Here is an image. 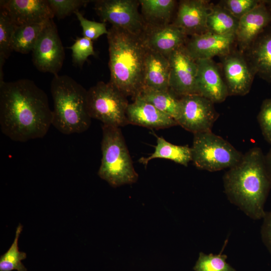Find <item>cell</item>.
Returning <instances> with one entry per match:
<instances>
[{"instance_id":"obj_1","label":"cell","mask_w":271,"mask_h":271,"mask_svg":"<svg viewBox=\"0 0 271 271\" xmlns=\"http://www.w3.org/2000/svg\"><path fill=\"white\" fill-rule=\"evenodd\" d=\"M52 120L48 96L34 81L0 82V126L5 136L19 142L41 139Z\"/></svg>"},{"instance_id":"obj_2","label":"cell","mask_w":271,"mask_h":271,"mask_svg":"<svg viewBox=\"0 0 271 271\" xmlns=\"http://www.w3.org/2000/svg\"><path fill=\"white\" fill-rule=\"evenodd\" d=\"M223 181L231 203L254 220L263 219L271 176L260 148H252L243 154L240 161L224 174Z\"/></svg>"},{"instance_id":"obj_3","label":"cell","mask_w":271,"mask_h":271,"mask_svg":"<svg viewBox=\"0 0 271 271\" xmlns=\"http://www.w3.org/2000/svg\"><path fill=\"white\" fill-rule=\"evenodd\" d=\"M107 35L111 82L126 97L134 98L143 87L147 47L142 36L111 27Z\"/></svg>"},{"instance_id":"obj_4","label":"cell","mask_w":271,"mask_h":271,"mask_svg":"<svg viewBox=\"0 0 271 271\" xmlns=\"http://www.w3.org/2000/svg\"><path fill=\"white\" fill-rule=\"evenodd\" d=\"M53 101V125L64 134L87 130L91 118L86 108L87 91L76 81L66 75H54L50 84Z\"/></svg>"},{"instance_id":"obj_5","label":"cell","mask_w":271,"mask_h":271,"mask_svg":"<svg viewBox=\"0 0 271 271\" xmlns=\"http://www.w3.org/2000/svg\"><path fill=\"white\" fill-rule=\"evenodd\" d=\"M102 129V158L98 175L114 188L136 182L139 176L120 127L103 124Z\"/></svg>"},{"instance_id":"obj_6","label":"cell","mask_w":271,"mask_h":271,"mask_svg":"<svg viewBox=\"0 0 271 271\" xmlns=\"http://www.w3.org/2000/svg\"><path fill=\"white\" fill-rule=\"evenodd\" d=\"M192 161L197 168L215 172L238 163L243 154L230 143L211 131L194 134Z\"/></svg>"},{"instance_id":"obj_7","label":"cell","mask_w":271,"mask_h":271,"mask_svg":"<svg viewBox=\"0 0 271 271\" xmlns=\"http://www.w3.org/2000/svg\"><path fill=\"white\" fill-rule=\"evenodd\" d=\"M128 104L126 96L110 82L99 81L87 91L88 114L104 125L120 127L128 124Z\"/></svg>"},{"instance_id":"obj_8","label":"cell","mask_w":271,"mask_h":271,"mask_svg":"<svg viewBox=\"0 0 271 271\" xmlns=\"http://www.w3.org/2000/svg\"><path fill=\"white\" fill-rule=\"evenodd\" d=\"M139 5V1L135 0H99L95 1L94 9L102 22L142 36L146 27L138 11Z\"/></svg>"},{"instance_id":"obj_9","label":"cell","mask_w":271,"mask_h":271,"mask_svg":"<svg viewBox=\"0 0 271 271\" xmlns=\"http://www.w3.org/2000/svg\"><path fill=\"white\" fill-rule=\"evenodd\" d=\"M32 52L33 64L39 71L58 74L63 64L65 51L53 19L45 23Z\"/></svg>"},{"instance_id":"obj_10","label":"cell","mask_w":271,"mask_h":271,"mask_svg":"<svg viewBox=\"0 0 271 271\" xmlns=\"http://www.w3.org/2000/svg\"><path fill=\"white\" fill-rule=\"evenodd\" d=\"M178 125L193 134L211 131L219 114L212 101L199 94L181 97Z\"/></svg>"},{"instance_id":"obj_11","label":"cell","mask_w":271,"mask_h":271,"mask_svg":"<svg viewBox=\"0 0 271 271\" xmlns=\"http://www.w3.org/2000/svg\"><path fill=\"white\" fill-rule=\"evenodd\" d=\"M170 64L169 89L181 97L197 94V63L183 45L168 57Z\"/></svg>"},{"instance_id":"obj_12","label":"cell","mask_w":271,"mask_h":271,"mask_svg":"<svg viewBox=\"0 0 271 271\" xmlns=\"http://www.w3.org/2000/svg\"><path fill=\"white\" fill-rule=\"evenodd\" d=\"M0 8L16 26L42 24L55 17L47 0H3Z\"/></svg>"},{"instance_id":"obj_13","label":"cell","mask_w":271,"mask_h":271,"mask_svg":"<svg viewBox=\"0 0 271 271\" xmlns=\"http://www.w3.org/2000/svg\"><path fill=\"white\" fill-rule=\"evenodd\" d=\"M211 7L206 1H182L173 24L186 35L193 36L207 32V20Z\"/></svg>"},{"instance_id":"obj_14","label":"cell","mask_w":271,"mask_h":271,"mask_svg":"<svg viewBox=\"0 0 271 271\" xmlns=\"http://www.w3.org/2000/svg\"><path fill=\"white\" fill-rule=\"evenodd\" d=\"M197 63V94L213 103L224 101L229 95L227 87L214 62L212 59H199Z\"/></svg>"},{"instance_id":"obj_15","label":"cell","mask_w":271,"mask_h":271,"mask_svg":"<svg viewBox=\"0 0 271 271\" xmlns=\"http://www.w3.org/2000/svg\"><path fill=\"white\" fill-rule=\"evenodd\" d=\"M235 39V34L218 35L209 32L192 36L186 48L195 60L211 59L227 55Z\"/></svg>"},{"instance_id":"obj_16","label":"cell","mask_w":271,"mask_h":271,"mask_svg":"<svg viewBox=\"0 0 271 271\" xmlns=\"http://www.w3.org/2000/svg\"><path fill=\"white\" fill-rule=\"evenodd\" d=\"M128 123L153 128L178 125L176 120L139 96L129 103L126 112Z\"/></svg>"},{"instance_id":"obj_17","label":"cell","mask_w":271,"mask_h":271,"mask_svg":"<svg viewBox=\"0 0 271 271\" xmlns=\"http://www.w3.org/2000/svg\"><path fill=\"white\" fill-rule=\"evenodd\" d=\"M142 36L146 46L166 57L184 45L186 34L174 24L153 26Z\"/></svg>"},{"instance_id":"obj_18","label":"cell","mask_w":271,"mask_h":271,"mask_svg":"<svg viewBox=\"0 0 271 271\" xmlns=\"http://www.w3.org/2000/svg\"><path fill=\"white\" fill-rule=\"evenodd\" d=\"M223 67L229 95H244L248 93L253 80V70L240 55H226Z\"/></svg>"},{"instance_id":"obj_19","label":"cell","mask_w":271,"mask_h":271,"mask_svg":"<svg viewBox=\"0 0 271 271\" xmlns=\"http://www.w3.org/2000/svg\"><path fill=\"white\" fill-rule=\"evenodd\" d=\"M168 58L147 47L143 88L156 90H170Z\"/></svg>"},{"instance_id":"obj_20","label":"cell","mask_w":271,"mask_h":271,"mask_svg":"<svg viewBox=\"0 0 271 271\" xmlns=\"http://www.w3.org/2000/svg\"><path fill=\"white\" fill-rule=\"evenodd\" d=\"M271 22V14L261 2L250 12L239 19L235 39L240 46L249 45Z\"/></svg>"},{"instance_id":"obj_21","label":"cell","mask_w":271,"mask_h":271,"mask_svg":"<svg viewBox=\"0 0 271 271\" xmlns=\"http://www.w3.org/2000/svg\"><path fill=\"white\" fill-rule=\"evenodd\" d=\"M159 158L171 160L185 167L192 161L191 147L174 145L162 137H157L154 152L148 157H142L140 163L146 166L152 160Z\"/></svg>"},{"instance_id":"obj_22","label":"cell","mask_w":271,"mask_h":271,"mask_svg":"<svg viewBox=\"0 0 271 271\" xmlns=\"http://www.w3.org/2000/svg\"><path fill=\"white\" fill-rule=\"evenodd\" d=\"M251 56L254 73L271 82V33L262 36L256 41Z\"/></svg>"},{"instance_id":"obj_23","label":"cell","mask_w":271,"mask_h":271,"mask_svg":"<svg viewBox=\"0 0 271 271\" xmlns=\"http://www.w3.org/2000/svg\"><path fill=\"white\" fill-rule=\"evenodd\" d=\"M137 96L171 116L176 121L180 112V101L170 90H156L144 88Z\"/></svg>"},{"instance_id":"obj_24","label":"cell","mask_w":271,"mask_h":271,"mask_svg":"<svg viewBox=\"0 0 271 271\" xmlns=\"http://www.w3.org/2000/svg\"><path fill=\"white\" fill-rule=\"evenodd\" d=\"M144 16L153 26L168 24L175 7L174 0H140Z\"/></svg>"},{"instance_id":"obj_25","label":"cell","mask_w":271,"mask_h":271,"mask_svg":"<svg viewBox=\"0 0 271 271\" xmlns=\"http://www.w3.org/2000/svg\"><path fill=\"white\" fill-rule=\"evenodd\" d=\"M239 19L221 6L212 5L207 20V32L218 34H235Z\"/></svg>"},{"instance_id":"obj_26","label":"cell","mask_w":271,"mask_h":271,"mask_svg":"<svg viewBox=\"0 0 271 271\" xmlns=\"http://www.w3.org/2000/svg\"><path fill=\"white\" fill-rule=\"evenodd\" d=\"M45 23L16 26L12 38L13 51L22 54L32 52Z\"/></svg>"},{"instance_id":"obj_27","label":"cell","mask_w":271,"mask_h":271,"mask_svg":"<svg viewBox=\"0 0 271 271\" xmlns=\"http://www.w3.org/2000/svg\"><path fill=\"white\" fill-rule=\"evenodd\" d=\"M16 25L7 12L0 8V82L3 80V66L5 60L13 51L12 38Z\"/></svg>"},{"instance_id":"obj_28","label":"cell","mask_w":271,"mask_h":271,"mask_svg":"<svg viewBox=\"0 0 271 271\" xmlns=\"http://www.w3.org/2000/svg\"><path fill=\"white\" fill-rule=\"evenodd\" d=\"M23 229V226L19 223L16 230L14 240L9 249L0 257V271H27L22 260L27 257L25 252L19 250L18 240Z\"/></svg>"},{"instance_id":"obj_29","label":"cell","mask_w":271,"mask_h":271,"mask_svg":"<svg viewBox=\"0 0 271 271\" xmlns=\"http://www.w3.org/2000/svg\"><path fill=\"white\" fill-rule=\"evenodd\" d=\"M210 253L206 254L202 252L199 253L198 258L193 269L195 271H236L226 260L227 256L222 254Z\"/></svg>"},{"instance_id":"obj_30","label":"cell","mask_w":271,"mask_h":271,"mask_svg":"<svg viewBox=\"0 0 271 271\" xmlns=\"http://www.w3.org/2000/svg\"><path fill=\"white\" fill-rule=\"evenodd\" d=\"M54 15L58 19H63L87 5V0H47Z\"/></svg>"},{"instance_id":"obj_31","label":"cell","mask_w":271,"mask_h":271,"mask_svg":"<svg viewBox=\"0 0 271 271\" xmlns=\"http://www.w3.org/2000/svg\"><path fill=\"white\" fill-rule=\"evenodd\" d=\"M73 63L81 67L90 56L95 55L92 41L85 37L77 38L70 47Z\"/></svg>"},{"instance_id":"obj_32","label":"cell","mask_w":271,"mask_h":271,"mask_svg":"<svg viewBox=\"0 0 271 271\" xmlns=\"http://www.w3.org/2000/svg\"><path fill=\"white\" fill-rule=\"evenodd\" d=\"M80 22L82 29L83 37L91 40H94L104 34L107 35L108 30L106 29V23L90 21L83 17L77 11L74 13Z\"/></svg>"},{"instance_id":"obj_33","label":"cell","mask_w":271,"mask_h":271,"mask_svg":"<svg viewBox=\"0 0 271 271\" xmlns=\"http://www.w3.org/2000/svg\"><path fill=\"white\" fill-rule=\"evenodd\" d=\"M261 1L257 0H226L221 6L238 19L247 14Z\"/></svg>"},{"instance_id":"obj_34","label":"cell","mask_w":271,"mask_h":271,"mask_svg":"<svg viewBox=\"0 0 271 271\" xmlns=\"http://www.w3.org/2000/svg\"><path fill=\"white\" fill-rule=\"evenodd\" d=\"M257 120L264 140L271 144V98L262 102Z\"/></svg>"},{"instance_id":"obj_35","label":"cell","mask_w":271,"mask_h":271,"mask_svg":"<svg viewBox=\"0 0 271 271\" xmlns=\"http://www.w3.org/2000/svg\"><path fill=\"white\" fill-rule=\"evenodd\" d=\"M262 241L271 254V211L266 212L260 230Z\"/></svg>"},{"instance_id":"obj_36","label":"cell","mask_w":271,"mask_h":271,"mask_svg":"<svg viewBox=\"0 0 271 271\" xmlns=\"http://www.w3.org/2000/svg\"><path fill=\"white\" fill-rule=\"evenodd\" d=\"M266 165L271 176V149L265 155Z\"/></svg>"},{"instance_id":"obj_37","label":"cell","mask_w":271,"mask_h":271,"mask_svg":"<svg viewBox=\"0 0 271 271\" xmlns=\"http://www.w3.org/2000/svg\"><path fill=\"white\" fill-rule=\"evenodd\" d=\"M270 4H271V1H269Z\"/></svg>"}]
</instances>
